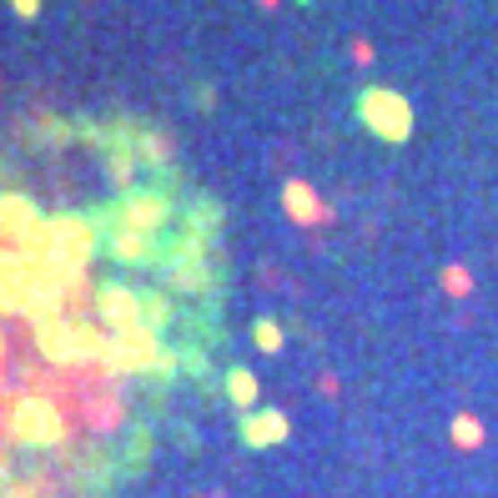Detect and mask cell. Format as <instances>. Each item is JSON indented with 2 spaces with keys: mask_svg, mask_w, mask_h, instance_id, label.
<instances>
[{
  "mask_svg": "<svg viewBox=\"0 0 498 498\" xmlns=\"http://www.w3.org/2000/svg\"><path fill=\"white\" fill-rule=\"evenodd\" d=\"M353 111H358V121L372 131L378 141H388V146H398V141L413 136V106L398 96V91L388 86H363L358 101H353Z\"/></svg>",
  "mask_w": 498,
  "mask_h": 498,
  "instance_id": "3957f363",
  "label": "cell"
},
{
  "mask_svg": "<svg viewBox=\"0 0 498 498\" xmlns=\"http://www.w3.org/2000/svg\"><path fill=\"white\" fill-rule=\"evenodd\" d=\"M91 312L106 332H127V328H141L146 312H141V293L121 287V282H96L91 287Z\"/></svg>",
  "mask_w": 498,
  "mask_h": 498,
  "instance_id": "5b68a950",
  "label": "cell"
},
{
  "mask_svg": "<svg viewBox=\"0 0 498 498\" xmlns=\"http://www.w3.org/2000/svg\"><path fill=\"white\" fill-rule=\"evenodd\" d=\"M101 217H81V212H56V217L40 222V247L51 257H61V262H76V267H86L91 257H96V247H101Z\"/></svg>",
  "mask_w": 498,
  "mask_h": 498,
  "instance_id": "7a4b0ae2",
  "label": "cell"
},
{
  "mask_svg": "<svg viewBox=\"0 0 498 498\" xmlns=\"http://www.w3.org/2000/svg\"><path fill=\"white\" fill-rule=\"evenodd\" d=\"M11 11L21 15V21H36V15H40V0H11Z\"/></svg>",
  "mask_w": 498,
  "mask_h": 498,
  "instance_id": "e0dca14e",
  "label": "cell"
},
{
  "mask_svg": "<svg viewBox=\"0 0 498 498\" xmlns=\"http://www.w3.org/2000/svg\"><path fill=\"white\" fill-rule=\"evenodd\" d=\"M106 247H111V257L127 262V267H156V262H166V247L156 242V237H146V232L111 227L106 232Z\"/></svg>",
  "mask_w": 498,
  "mask_h": 498,
  "instance_id": "8992f818",
  "label": "cell"
},
{
  "mask_svg": "<svg viewBox=\"0 0 498 498\" xmlns=\"http://www.w3.org/2000/svg\"><path fill=\"white\" fill-rule=\"evenodd\" d=\"M0 433L11 438L15 448H26V453H56V448L71 443V418H66V408L51 393H31V398H15L5 408Z\"/></svg>",
  "mask_w": 498,
  "mask_h": 498,
  "instance_id": "6da1fadb",
  "label": "cell"
},
{
  "mask_svg": "<svg viewBox=\"0 0 498 498\" xmlns=\"http://www.w3.org/2000/svg\"><path fill=\"white\" fill-rule=\"evenodd\" d=\"M181 378H192V383H206L212 378V358H206L202 347H181Z\"/></svg>",
  "mask_w": 498,
  "mask_h": 498,
  "instance_id": "7c38bea8",
  "label": "cell"
},
{
  "mask_svg": "<svg viewBox=\"0 0 498 498\" xmlns=\"http://www.w3.org/2000/svg\"><path fill=\"white\" fill-rule=\"evenodd\" d=\"M141 312H146V328L162 337L166 328H171V318H177V307H171V297H166V287H152V293H141Z\"/></svg>",
  "mask_w": 498,
  "mask_h": 498,
  "instance_id": "8fae6325",
  "label": "cell"
},
{
  "mask_svg": "<svg viewBox=\"0 0 498 498\" xmlns=\"http://www.w3.org/2000/svg\"><path fill=\"white\" fill-rule=\"evenodd\" d=\"M443 287H448L453 297H468V293H473V282H468V272H463V267H448V272H443Z\"/></svg>",
  "mask_w": 498,
  "mask_h": 498,
  "instance_id": "9a60e30c",
  "label": "cell"
},
{
  "mask_svg": "<svg viewBox=\"0 0 498 498\" xmlns=\"http://www.w3.org/2000/svg\"><path fill=\"white\" fill-rule=\"evenodd\" d=\"M448 433H453V443H459V448H478V443H484V423L468 418V413H459V418L448 423Z\"/></svg>",
  "mask_w": 498,
  "mask_h": 498,
  "instance_id": "4fadbf2b",
  "label": "cell"
},
{
  "mask_svg": "<svg viewBox=\"0 0 498 498\" xmlns=\"http://www.w3.org/2000/svg\"><path fill=\"white\" fill-rule=\"evenodd\" d=\"M222 393L232 398V408L252 413L257 408V378L247 368H227V378H222Z\"/></svg>",
  "mask_w": 498,
  "mask_h": 498,
  "instance_id": "30bf717a",
  "label": "cell"
},
{
  "mask_svg": "<svg viewBox=\"0 0 498 498\" xmlns=\"http://www.w3.org/2000/svg\"><path fill=\"white\" fill-rule=\"evenodd\" d=\"M166 152H171V141H166V136H141V156H146V162H162V156Z\"/></svg>",
  "mask_w": 498,
  "mask_h": 498,
  "instance_id": "2e32d148",
  "label": "cell"
},
{
  "mask_svg": "<svg viewBox=\"0 0 498 498\" xmlns=\"http://www.w3.org/2000/svg\"><path fill=\"white\" fill-rule=\"evenodd\" d=\"M40 206L31 202L26 192H0V237H11V242H26L40 232Z\"/></svg>",
  "mask_w": 498,
  "mask_h": 498,
  "instance_id": "52a82bcc",
  "label": "cell"
},
{
  "mask_svg": "<svg viewBox=\"0 0 498 498\" xmlns=\"http://www.w3.org/2000/svg\"><path fill=\"white\" fill-rule=\"evenodd\" d=\"M252 343L262 347V353H282V328L272 318H257L252 322Z\"/></svg>",
  "mask_w": 498,
  "mask_h": 498,
  "instance_id": "5bb4252c",
  "label": "cell"
},
{
  "mask_svg": "<svg viewBox=\"0 0 498 498\" xmlns=\"http://www.w3.org/2000/svg\"><path fill=\"white\" fill-rule=\"evenodd\" d=\"M293 5H312V0H293Z\"/></svg>",
  "mask_w": 498,
  "mask_h": 498,
  "instance_id": "ac0fdd59",
  "label": "cell"
},
{
  "mask_svg": "<svg viewBox=\"0 0 498 498\" xmlns=\"http://www.w3.org/2000/svg\"><path fill=\"white\" fill-rule=\"evenodd\" d=\"M237 433H242L247 448H272L293 433V423L282 418L277 408H252V413H242V428H237Z\"/></svg>",
  "mask_w": 498,
  "mask_h": 498,
  "instance_id": "ba28073f",
  "label": "cell"
},
{
  "mask_svg": "<svg viewBox=\"0 0 498 498\" xmlns=\"http://www.w3.org/2000/svg\"><path fill=\"white\" fill-rule=\"evenodd\" d=\"M171 217H177V206H171L166 192H156V187H131V192L111 206V217H101V227H127V232L162 237Z\"/></svg>",
  "mask_w": 498,
  "mask_h": 498,
  "instance_id": "277c9868",
  "label": "cell"
},
{
  "mask_svg": "<svg viewBox=\"0 0 498 498\" xmlns=\"http://www.w3.org/2000/svg\"><path fill=\"white\" fill-rule=\"evenodd\" d=\"M282 206H287V217L302 222V227H312V222L328 217V206H322V197L307 187V181H287L282 187Z\"/></svg>",
  "mask_w": 498,
  "mask_h": 498,
  "instance_id": "9c48e42d",
  "label": "cell"
}]
</instances>
